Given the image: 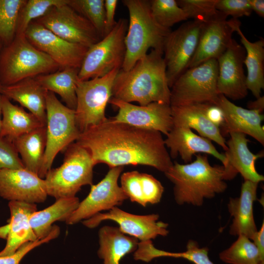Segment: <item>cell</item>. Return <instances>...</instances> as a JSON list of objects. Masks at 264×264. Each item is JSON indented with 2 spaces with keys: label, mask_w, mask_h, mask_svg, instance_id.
I'll return each mask as SVG.
<instances>
[{
  "label": "cell",
  "mask_w": 264,
  "mask_h": 264,
  "mask_svg": "<svg viewBox=\"0 0 264 264\" xmlns=\"http://www.w3.org/2000/svg\"><path fill=\"white\" fill-rule=\"evenodd\" d=\"M76 142L89 152L95 165L104 163L110 168L142 165L164 173L173 165L161 132L111 117L81 132Z\"/></svg>",
  "instance_id": "cell-1"
},
{
  "label": "cell",
  "mask_w": 264,
  "mask_h": 264,
  "mask_svg": "<svg viewBox=\"0 0 264 264\" xmlns=\"http://www.w3.org/2000/svg\"><path fill=\"white\" fill-rule=\"evenodd\" d=\"M162 50L152 49L129 70L121 68L112 88V97L145 106L153 102L170 104L171 89Z\"/></svg>",
  "instance_id": "cell-2"
},
{
  "label": "cell",
  "mask_w": 264,
  "mask_h": 264,
  "mask_svg": "<svg viewBox=\"0 0 264 264\" xmlns=\"http://www.w3.org/2000/svg\"><path fill=\"white\" fill-rule=\"evenodd\" d=\"M194 161L184 164L177 162L164 173L174 184L177 204L201 206L205 199L212 198L227 188L226 172L223 165L212 166L208 155L197 154Z\"/></svg>",
  "instance_id": "cell-3"
},
{
  "label": "cell",
  "mask_w": 264,
  "mask_h": 264,
  "mask_svg": "<svg viewBox=\"0 0 264 264\" xmlns=\"http://www.w3.org/2000/svg\"><path fill=\"white\" fill-rule=\"evenodd\" d=\"M129 21L125 37L126 53L121 69H130L150 49L162 50L171 29L163 28L154 19L147 0H123Z\"/></svg>",
  "instance_id": "cell-4"
},
{
  "label": "cell",
  "mask_w": 264,
  "mask_h": 264,
  "mask_svg": "<svg viewBox=\"0 0 264 264\" xmlns=\"http://www.w3.org/2000/svg\"><path fill=\"white\" fill-rule=\"evenodd\" d=\"M60 69V66L33 45L24 34L16 35L0 52V80L2 86Z\"/></svg>",
  "instance_id": "cell-5"
},
{
  "label": "cell",
  "mask_w": 264,
  "mask_h": 264,
  "mask_svg": "<svg viewBox=\"0 0 264 264\" xmlns=\"http://www.w3.org/2000/svg\"><path fill=\"white\" fill-rule=\"evenodd\" d=\"M65 151L62 164L51 168L44 178L47 195L56 199L76 197L82 186L92 185L95 165L89 152L76 142Z\"/></svg>",
  "instance_id": "cell-6"
},
{
  "label": "cell",
  "mask_w": 264,
  "mask_h": 264,
  "mask_svg": "<svg viewBox=\"0 0 264 264\" xmlns=\"http://www.w3.org/2000/svg\"><path fill=\"white\" fill-rule=\"evenodd\" d=\"M46 143L39 176L44 179L51 169L55 157L76 141L81 132L76 124L75 110L63 104L55 93L46 94Z\"/></svg>",
  "instance_id": "cell-7"
},
{
  "label": "cell",
  "mask_w": 264,
  "mask_h": 264,
  "mask_svg": "<svg viewBox=\"0 0 264 264\" xmlns=\"http://www.w3.org/2000/svg\"><path fill=\"white\" fill-rule=\"evenodd\" d=\"M217 60L211 59L188 68L171 88V106L216 104L219 96L217 83Z\"/></svg>",
  "instance_id": "cell-8"
},
{
  "label": "cell",
  "mask_w": 264,
  "mask_h": 264,
  "mask_svg": "<svg viewBox=\"0 0 264 264\" xmlns=\"http://www.w3.org/2000/svg\"><path fill=\"white\" fill-rule=\"evenodd\" d=\"M128 23L127 19H119L107 35L88 48L79 68V80L102 77L116 67L121 68Z\"/></svg>",
  "instance_id": "cell-9"
},
{
  "label": "cell",
  "mask_w": 264,
  "mask_h": 264,
  "mask_svg": "<svg viewBox=\"0 0 264 264\" xmlns=\"http://www.w3.org/2000/svg\"><path fill=\"white\" fill-rule=\"evenodd\" d=\"M120 69L116 67L102 77L78 80L75 111L77 126L81 133L107 119L106 106L112 97L114 79Z\"/></svg>",
  "instance_id": "cell-10"
},
{
  "label": "cell",
  "mask_w": 264,
  "mask_h": 264,
  "mask_svg": "<svg viewBox=\"0 0 264 264\" xmlns=\"http://www.w3.org/2000/svg\"><path fill=\"white\" fill-rule=\"evenodd\" d=\"M203 23L186 22L166 37L163 47V58L169 87L185 71L197 50Z\"/></svg>",
  "instance_id": "cell-11"
},
{
  "label": "cell",
  "mask_w": 264,
  "mask_h": 264,
  "mask_svg": "<svg viewBox=\"0 0 264 264\" xmlns=\"http://www.w3.org/2000/svg\"><path fill=\"white\" fill-rule=\"evenodd\" d=\"M34 21L69 42L88 48L101 39L93 25L67 3L52 7Z\"/></svg>",
  "instance_id": "cell-12"
},
{
  "label": "cell",
  "mask_w": 264,
  "mask_h": 264,
  "mask_svg": "<svg viewBox=\"0 0 264 264\" xmlns=\"http://www.w3.org/2000/svg\"><path fill=\"white\" fill-rule=\"evenodd\" d=\"M123 166L110 168L105 176L97 184L92 185L90 192L66 221L74 224L87 220L104 210L117 207L128 199L118 183Z\"/></svg>",
  "instance_id": "cell-13"
},
{
  "label": "cell",
  "mask_w": 264,
  "mask_h": 264,
  "mask_svg": "<svg viewBox=\"0 0 264 264\" xmlns=\"http://www.w3.org/2000/svg\"><path fill=\"white\" fill-rule=\"evenodd\" d=\"M159 217L155 214L134 215L114 207L108 212L97 213L83 220V223L88 228H93L104 220H111L118 224V228L122 233L142 242L152 240L159 236H166L169 234L168 224L159 221Z\"/></svg>",
  "instance_id": "cell-14"
},
{
  "label": "cell",
  "mask_w": 264,
  "mask_h": 264,
  "mask_svg": "<svg viewBox=\"0 0 264 264\" xmlns=\"http://www.w3.org/2000/svg\"><path fill=\"white\" fill-rule=\"evenodd\" d=\"M24 35L33 45L49 56L61 69L80 68L88 49V47L60 38L34 21L29 24Z\"/></svg>",
  "instance_id": "cell-15"
},
{
  "label": "cell",
  "mask_w": 264,
  "mask_h": 264,
  "mask_svg": "<svg viewBox=\"0 0 264 264\" xmlns=\"http://www.w3.org/2000/svg\"><path fill=\"white\" fill-rule=\"evenodd\" d=\"M109 103L118 109L113 120L142 129L158 131L167 135L174 127L170 104L153 102L135 105L111 97Z\"/></svg>",
  "instance_id": "cell-16"
},
{
  "label": "cell",
  "mask_w": 264,
  "mask_h": 264,
  "mask_svg": "<svg viewBox=\"0 0 264 264\" xmlns=\"http://www.w3.org/2000/svg\"><path fill=\"white\" fill-rule=\"evenodd\" d=\"M245 57L244 47L233 39L226 51L217 59L219 94L233 100L247 96L248 89L243 69Z\"/></svg>",
  "instance_id": "cell-17"
},
{
  "label": "cell",
  "mask_w": 264,
  "mask_h": 264,
  "mask_svg": "<svg viewBox=\"0 0 264 264\" xmlns=\"http://www.w3.org/2000/svg\"><path fill=\"white\" fill-rule=\"evenodd\" d=\"M44 179L25 168L0 171V196L9 201L44 202L47 197Z\"/></svg>",
  "instance_id": "cell-18"
},
{
  "label": "cell",
  "mask_w": 264,
  "mask_h": 264,
  "mask_svg": "<svg viewBox=\"0 0 264 264\" xmlns=\"http://www.w3.org/2000/svg\"><path fill=\"white\" fill-rule=\"evenodd\" d=\"M225 15L203 24L196 52L188 68L211 59L217 60L231 44L237 19L227 20Z\"/></svg>",
  "instance_id": "cell-19"
},
{
  "label": "cell",
  "mask_w": 264,
  "mask_h": 264,
  "mask_svg": "<svg viewBox=\"0 0 264 264\" xmlns=\"http://www.w3.org/2000/svg\"><path fill=\"white\" fill-rule=\"evenodd\" d=\"M215 105L224 115V124L220 128L223 137L231 132L242 133L252 137L264 146V130L262 122L264 116L261 112L238 106L221 94H219Z\"/></svg>",
  "instance_id": "cell-20"
},
{
  "label": "cell",
  "mask_w": 264,
  "mask_h": 264,
  "mask_svg": "<svg viewBox=\"0 0 264 264\" xmlns=\"http://www.w3.org/2000/svg\"><path fill=\"white\" fill-rule=\"evenodd\" d=\"M164 143L170 149L171 157L175 158L179 155L185 163L191 162L195 154L203 153L213 155L222 162L225 169L227 167L225 154L220 153L210 140L195 134L188 128L173 127Z\"/></svg>",
  "instance_id": "cell-21"
},
{
  "label": "cell",
  "mask_w": 264,
  "mask_h": 264,
  "mask_svg": "<svg viewBox=\"0 0 264 264\" xmlns=\"http://www.w3.org/2000/svg\"><path fill=\"white\" fill-rule=\"evenodd\" d=\"M230 139L226 142L228 149L224 154L227 162L225 169L227 180L234 178L240 173L244 180L259 183L264 176L257 172L256 161L264 156V153H252L249 149V140L246 135L240 132L229 133Z\"/></svg>",
  "instance_id": "cell-22"
},
{
  "label": "cell",
  "mask_w": 264,
  "mask_h": 264,
  "mask_svg": "<svg viewBox=\"0 0 264 264\" xmlns=\"http://www.w3.org/2000/svg\"><path fill=\"white\" fill-rule=\"evenodd\" d=\"M259 183L244 180L240 196L230 198L227 208L233 218L229 229L231 235L244 236L252 241L257 232L258 230L254 217L253 205L257 199Z\"/></svg>",
  "instance_id": "cell-23"
},
{
  "label": "cell",
  "mask_w": 264,
  "mask_h": 264,
  "mask_svg": "<svg viewBox=\"0 0 264 264\" xmlns=\"http://www.w3.org/2000/svg\"><path fill=\"white\" fill-rule=\"evenodd\" d=\"M8 206L10 211L8 233L6 244L0 251V257L12 255L25 243L38 240L29 221L31 215L37 211L36 204L11 201Z\"/></svg>",
  "instance_id": "cell-24"
},
{
  "label": "cell",
  "mask_w": 264,
  "mask_h": 264,
  "mask_svg": "<svg viewBox=\"0 0 264 264\" xmlns=\"http://www.w3.org/2000/svg\"><path fill=\"white\" fill-rule=\"evenodd\" d=\"M206 104L171 106L174 127L194 129L200 136L214 141L226 151V141L220 129L211 122L206 115Z\"/></svg>",
  "instance_id": "cell-25"
},
{
  "label": "cell",
  "mask_w": 264,
  "mask_h": 264,
  "mask_svg": "<svg viewBox=\"0 0 264 264\" xmlns=\"http://www.w3.org/2000/svg\"><path fill=\"white\" fill-rule=\"evenodd\" d=\"M35 78H28L9 86H2L0 94L19 103L46 125V94Z\"/></svg>",
  "instance_id": "cell-26"
},
{
  "label": "cell",
  "mask_w": 264,
  "mask_h": 264,
  "mask_svg": "<svg viewBox=\"0 0 264 264\" xmlns=\"http://www.w3.org/2000/svg\"><path fill=\"white\" fill-rule=\"evenodd\" d=\"M120 179L121 187L132 202L145 207L160 201L164 187L152 175L132 171L123 173Z\"/></svg>",
  "instance_id": "cell-27"
},
{
  "label": "cell",
  "mask_w": 264,
  "mask_h": 264,
  "mask_svg": "<svg viewBox=\"0 0 264 264\" xmlns=\"http://www.w3.org/2000/svg\"><path fill=\"white\" fill-rule=\"evenodd\" d=\"M1 110L2 118L0 136L12 142L18 137L45 126L32 113L13 104L10 100L2 95Z\"/></svg>",
  "instance_id": "cell-28"
},
{
  "label": "cell",
  "mask_w": 264,
  "mask_h": 264,
  "mask_svg": "<svg viewBox=\"0 0 264 264\" xmlns=\"http://www.w3.org/2000/svg\"><path fill=\"white\" fill-rule=\"evenodd\" d=\"M235 32L240 36L245 51L244 65L247 69V88L258 98L264 88V40L261 38L254 42L249 41L241 29L240 22L235 27Z\"/></svg>",
  "instance_id": "cell-29"
},
{
  "label": "cell",
  "mask_w": 264,
  "mask_h": 264,
  "mask_svg": "<svg viewBox=\"0 0 264 264\" xmlns=\"http://www.w3.org/2000/svg\"><path fill=\"white\" fill-rule=\"evenodd\" d=\"M99 257L103 264H120L126 255L135 251L138 240L122 233L118 227L104 226L98 233Z\"/></svg>",
  "instance_id": "cell-30"
},
{
  "label": "cell",
  "mask_w": 264,
  "mask_h": 264,
  "mask_svg": "<svg viewBox=\"0 0 264 264\" xmlns=\"http://www.w3.org/2000/svg\"><path fill=\"white\" fill-rule=\"evenodd\" d=\"M79 203V199L77 197L60 198L45 209L33 213L29 221L37 239H42L47 236L55 221L66 222Z\"/></svg>",
  "instance_id": "cell-31"
},
{
  "label": "cell",
  "mask_w": 264,
  "mask_h": 264,
  "mask_svg": "<svg viewBox=\"0 0 264 264\" xmlns=\"http://www.w3.org/2000/svg\"><path fill=\"white\" fill-rule=\"evenodd\" d=\"M13 143L24 167L39 176L46 148L45 126L18 137Z\"/></svg>",
  "instance_id": "cell-32"
},
{
  "label": "cell",
  "mask_w": 264,
  "mask_h": 264,
  "mask_svg": "<svg viewBox=\"0 0 264 264\" xmlns=\"http://www.w3.org/2000/svg\"><path fill=\"white\" fill-rule=\"evenodd\" d=\"M79 71V68L68 67L34 78L45 90L58 94L66 107L75 110Z\"/></svg>",
  "instance_id": "cell-33"
},
{
  "label": "cell",
  "mask_w": 264,
  "mask_h": 264,
  "mask_svg": "<svg viewBox=\"0 0 264 264\" xmlns=\"http://www.w3.org/2000/svg\"><path fill=\"white\" fill-rule=\"evenodd\" d=\"M219 258L228 264H262L256 245L250 239L242 235L220 253Z\"/></svg>",
  "instance_id": "cell-34"
},
{
  "label": "cell",
  "mask_w": 264,
  "mask_h": 264,
  "mask_svg": "<svg viewBox=\"0 0 264 264\" xmlns=\"http://www.w3.org/2000/svg\"><path fill=\"white\" fill-rule=\"evenodd\" d=\"M26 0H0V40L9 44L16 35L19 15Z\"/></svg>",
  "instance_id": "cell-35"
},
{
  "label": "cell",
  "mask_w": 264,
  "mask_h": 264,
  "mask_svg": "<svg viewBox=\"0 0 264 264\" xmlns=\"http://www.w3.org/2000/svg\"><path fill=\"white\" fill-rule=\"evenodd\" d=\"M149 2L154 19L163 28L171 29L174 24L188 20L176 0H151Z\"/></svg>",
  "instance_id": "cell-36"
},
{
  "label": "cell",
  "mask_w": 264,
  "mask_h": 264,
  "mask_svg": "<svg viewBox=\"0 0 264 264\" xmlns=\"http://www.w3.org/2000/svg\"><path fill=\"white\" fill-rule=\"evenodd\" d=\"M68 0H26L20 11L16 35L24 34L29 24L44 16L55 6L65 4Z\"/></svg>",
  "instance_id": "cell-37"
},
{
  "label": "cell",
  "mask_w": 264,
  "mask_h": 264,
  "mask_svg": "<svg viewBox=\"0 0 264 264\" xmlns=\"http://www.w3.org/2000/svg\"><path fill=\"white\" fill-rule=\"evenodd\" d=\"M67 4L93 25L101 39L106 36L104 0H68Z\"/></svg>",
  "instance_id": "cell-38"
},
{
  "label": "cell",
  "mask_w": 264,
  "mask_h": 264,
  "mask_svg": "<svg viewBox=\"0 0 264 264\" xmlns=\"http://www.w3.org/2000/svg\"><path fill=\"white\" fill-rule=\"evenodd\" d=\"M179 6L184 10L188 19L206 23L223 13L216 8L217 0H178Z\"/></svg>",
  "instance_id": "cell-39"
},
{
  "label": "cell",
  "mask_w": 264,
  "mask_h": 264,
  "mask_svg": "<svg viewBox=\"0 0 264 264\" xmlns=\"http://www.w3.org/2000/svg\"><path fill=\"white\" fill-rule=\"evenodd\" d=\"M152 257L154 259L161 257H170L183 258L194 264H214L208 256V249L201 247L198 243L192 240H189L186 245V249L181 252H170L153 247L151 252Z\"/></svg>",
  "instance_id": "cell-40"
},
{
  "label": "cell",
  "mask_w": 264,
  "mask_h": 264,
  "mask_svg": "<svg viewBox=\"0 0 264 264\" xmlns=\"http://www.w3.org/2000/svg\"><path fill=\"white\" fill-rule=\"evenodd\" d=\"M60 228L55 225L49 234L42 239L28 242L22 245L14 254L10 256L0 257V264H21L23 258L35 247L58 237L60 234Z\"/></svg>",
  "instance_id": "cell-41"
},
{
  "label": "cell",
  "mask_w": 264,
  "mask_h": 264,
  "mask_svg": "<svg viewBox=\"0 0 264 264\" xmlns=\"http://www.w3.org/2000/svg\"><path fill=\"white\" fill-rule=\"evenodd\" d=\"M22 168L23 164L13 143L0 136V171Z\"/></svg>",
  "instance_id": "cell-42"
},
{
  "label": "cell",
  "mask_w": 264,
  "mask_h": 264,
  "mask_svg": "<svg viewBox=\"0 0 264 264\" xmlns=\"http://www.w3.org/2000/svg\"><path fill=\"white\" fill-rule=\"evenodd\" d=\"M216 8L226 17L237 19L252 12L250 0H217Z\"/></svg>",
  "instance_id": "cell-43"
},
{
  "label": "cell",
  "mask_w": 264,
  "mask_h": 264,
  "mask_svg": "<svg viewBox=\"0 0 264 264\" xmlns=\"http://www.w3.org/2000/svg\"><path fill=\"white\" fill-rule=\"evenodd\" d=\"M118 1L117 0H104L106 35L112 29L116 23L114 16Z\"/></svg>",
  "instance_id": "cell-44"
},
{
  "label": "cell",
  "mask_w": 264,
  "mask_h": 264,
  "mask_svg": "<svg viewBox=\"0 0 264 264\" xmlns=\"http://www.w3.org/2000/svg\"><path fill=\"white\" fill-rule=\"evenodd\" d=\"M205 113L207 118L220 129L224 122L223 113L221 110L216 105L207 103Z\"/></svg>",
  "instance_id": "cell-45"
},
{
  "label": "cell",
  "mask_w": 264,
  "mask_h": 264,
  "mask_svg": "<svg viewBox=\"0 0 264 264\" xmlns=\"http://www.w3.org/2000/svg\"><path fill=\"white\" fill-rule=\"evenodd\" d=\"M252 241L256 245L260 254L262 264H264V223L256 233Z\"/></svg>",
  "instance_id": "cell-46"
},
{
  "label": "cell",
  "mask_w": 264,
  "mask_h": 264,
  "mask_svg": "<svg viewBox=\"0 0 264 264\" xmlns=\"http://www.w3.org/2000/svg\"><path fill=\"white\" fill-rule=\"evenodd\" d=\"M247 108L249 110H258L262 113L264 110V96H261L254 101H249L247 103Z\"/></svg>",
  "instance_id": "cell-47"
},
{
  "label": "cell",
  "mask_w": 264,
  "mask_h": 264,
  "mask_svg": "<svg viewBox=\"0 0 264 264\" xmlns=\"http://www.w3.org/2000/svg\"><path fill=\"white\" fill-rule=\"evenodd\" d=\"M252 11L261 17H264V0H250Z\"/></svg>",
  "instance_id": "cell-48"
},
{
  "label": "cell",
  "mask_w": 264,
  "mask_h": 264,
  "mask_svg": "<svg viewBox=\"0 0 264 264\" xmlns=\"http://www.w3.org/2000/svg\"><path fill=\"white\" fill-rule=\"evenodd\" d=\"M1 95L0 94V132L1 130V119L0 118V115L1 114Z\"/></svg>",
  "instance_id": "cell-49"
},
{
  "label": "cell",
  "mask_w": 264,
  "mask_h": 264,
  "mask_svg": "<svg viewBox=\"0 0 264 264\" xmlns=\"http://www.w3.org/2000/svg\"><path fill=\"white\" fill-rule=\"evenodd\" d=\"M2 46H3L2 44V43L1 42V41L0 40V50H1ZM2 87V86L1 85L0 80V92H1Z\"/></svg>",
  "instance_id": "cell-50"
}]
</instances>
